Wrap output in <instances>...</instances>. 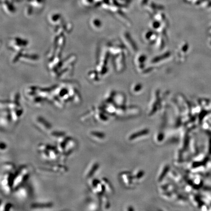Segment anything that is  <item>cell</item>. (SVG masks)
Here are the masks:
<instances>
[{"label": "cell", "instance_id": "obj_10", "mask_svg": "<svg viewBox=\"0 0 211 211\" xmlns=\"http://www.w3.org/2000/svg\"><path fill=\"white\" fill-rule=\"evenodd\" d=\"M67 135V134L64 131H52L50 132V137L51 139L56 143L61 140Z\"/></svg>", "mask_w": 211, "mask_h": 211}, {"label": "cell", "instance_id": "obj_9", "mask_svg": "<svg viewBox=\"0 0 211 211\" xmlns=\"http://www.w3.org/2000/svg\"><path fill=\"white\" fill-rule=\"evenodd\" d=\"M53 206L51 202H35L32 203L30 205L31 209L33 210H47L51 209Z\"/></svg>", "mask_w": 211, "mask_h": 211}, {"label": "cell", "instance_id": "obj_7", "mask_svg": "<svg viewBox=\"0 0 211 211\" xmlns=\"http://www.w3.org/2000/svg\"><path fill=\"white\" fill-rule=\"evenodd\" d=\"M35 125L36 126L43 132H47L52 128L51 123L45 118L42 116H38L35 119Z\"/></svg>", "mask_w": 211, "mask_h": 211}, {"label": "cell", "instance_id": "obj_5", "mask_svg": "<svg viewBox=\"0 0 211 211\" xmlns=\"http://www.w3.org/2000/svg\"><path fill=\"white\" fill-rule=\"evenodd\" d=\"M36 171L39 174L62 175L67 172L68 168L63 164H51L39 167Z\"/></svg>", "mask_w": 211, "mask_h": 211}, {"label": "cell", "instance_id": "obj_15", "mask_svg": "<svg viewBox=\"0 0 211 211\" xmlns=\"http://www.w3.org/2000/svg\"><path fill=\"white\" fill-rule=\"evenodd\" d=\"M88 136L91 139L94 141H98L103 139V134L97 131H91L88 132Z\"/></svg>", "mask_w": 211, "mask_h": 211}, {"label": "cell", "instance_id": "obj_6", "mask_svg": "<svg viewBox=\"0 0 211 211\" xmlns=\"http://www.w3.org/2000/svg\"><path fill=\"white\" fill-rule=\"evenodd\" d=\"M13 194L16 198L19 201H24L26 200L30 195V190L28 187L23 185L14 190Z\"/></svg>", "mask_w": 211, "mask_h": 211}, {"label": "cell", "instance_id": "obj_4", "mask_svg": "<svg viewBox=\"0 0 211 211\" xmlns=\"http://www.w3.org/2000/svg\"><path fill=\"white\" fill-rule=\"evenodd\" d=\"M13 172H4L1 177V188L3 193L9 195L13 191Z\"/></svg>", "mask_w": 211, "mask_h": 211}, {"label": "cell", "instance_id": "obj_12", "mask_svg": "<svg viewBox=\"0 0 211 211\" xmlns=\"http://www.w3.org/2000/svg\"><path fill=\"white\" fill-rule=\"evenodd\" d=\"M10 121H11V118L10 113H8L7 111H1L0 119L1 126L4 128L7 127L10 124Z\"/></svg>", "mask_w": 211, "mask_h": 211}, {"label": "cell", "instance_id": "obj_2", "mask_svg": "<svg viewBox=\"0 0 211 211\" xmlns=\"http://www.w3.org/2000/svg\"><path fill=\"white\" fill-rule=\"evenodd\" d=\"M56 144L58 150L63 156L70 155L77 147V142L75 139L68 135Z\"/></svg>", "mask_w": 211, "mask_h": 211}, {"label": "cell", "instance_id": "obj_18", "mask_svg": "<svg viewBox=\"0 0 211 211\" xmlns=\"http://www.w3.org/2000/svg\"><path fill=\"white\" fill-rule=\"evenodd\" d=\"M7 145L5 144L4 142H1V145H0V148H1V151H5L6 149H7Z\"/></svg>", "mask_w": 211, "mask_h": 211}, {"label": "cell", "instance_id": "obj_8", "mask_svg": "<svg viewBox=\"0 0 211 211\" xmlns=\"http://www.w3.org/2000/svg\"><path fill=\"white\" fill-rule=\"evenodd\" d=\"M88 186L90 189L94 194H100L102 192V188L100 182L96 179H92L88 181Z\"/></svg>", "mask_w": 211, "mask_h": 211}, {"label": "cell", "instance_id": "obj_13", "mask_svg": "<svg viewBox=\"0 0 211 211\" xmlns=\"http://www.w3.org/2000/svg\"><path fill=\"white\" fill-rule=\"evenodd\" d=\"M16 167L12 162H6L1 163V170L2 173L4 172H13L15 171Z\"/></svg>", "mask_w": 211, "mask_h": 211}, {"label": "cell", "instance_id": "obj_17", "mask_svg": "<svg viewBox=\"0 0 211 211\" xmlns=\"http://www.w3.org/2000/svg\"><path fill=\"white\" fill-rule=\"evenodd\" d=\"M87 210L88 211H94L97 210V204L94 201L88 202L87 205Z\"/></svg>", "mask_w": 211, "mask_h": 211}, {"label": "cell", "instance_id": "obj_14", "mask_svg": "<svg viewBox=\"0 0 211 211\" xmlns=\"http://www.w3.org/2000/svg\"><path fill=\"white\" fill-rule=\"evenodd\" d=\"M10 114L11 118V121L14 122H16L19 120V118L21 116L22 114V110L20 109H12V111L10 112Z\"/></svg>", "mask_w": 211, "mask_h": 211}, {"label": "cell", "instance_id": "obj_3", "mask_svg": "<svg viewBox=\"0 0 211 211\" xmlns=\"http://www.w3.org/2000/svg\"><path fill=\"white\" fill-rule=\"evenodd\" d=\"M30 170L25 165L20 166L15 170L14 173L13 181V191L20 186L24 185L30 176Z\"/></svg>", "mask_w": 211, "mask_h": 211}, {"label": "cell", "instance_id": "obj_11", "mask_svg": "<svg viewBox=\"0 0 211 211\" xmlns=\"http://www.w3.org/2000/svg\"><path fill=\"white\" fill-rule=\"evenodd\" d=\"M98 168V164L97 163L93 162L91 163L85 169L84 174V176L85 178H90L95 174V172L97 170Z\"/></svg>", "mask_w": 211, "mask_h": 211}, {"label": "cell", "instance_id": "obj_1", "mask_svg": "<svg viewBox=\"0 0 211 211\" xmlns=\"http://www.w3.org/2000/svg\"><path fill=\"white\" fill-rule=\"evenodd\" d=\"M37 151L43 159L48 161H55L59 159L62 155L57 147L45 143L38 144Z\"/></svg>", "mask_w": 211, "mask_h": 211}, {"label": "cell", "instance_id": "obj_16", "mask_svg": "<svg viewBox=\"0 0 211 211\" xmlns=\"http://www.w3.org/2000/svg\"><path fill=\"white\" fill-rule=\"evenodd\" d=\"M13 205L10 202H1L0 206V211H10L13 210Z\"/></svg>", "mask_w": 211, "mask_h": 211}]
</instances>
